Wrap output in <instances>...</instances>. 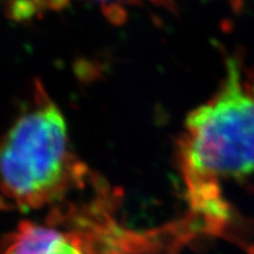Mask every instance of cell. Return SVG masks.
I'll list each match as a JSON object with an SVG mask.
<instances>
[{"instance_id": "obj_1", "label": "cell", "mask_w": 254, "mask_h": 254, "mask_svg": "<svg viewBox=\"0 0 254 254\" xmlns=\"http://www.w3.org/2000/svg\"><path fill=\"white\" fill-rule=\"evenodd\" d=\"M179 167L190 213L221 236L233 219L221 182L254 176V75L237 59L227 62L217 93L187 117Z\"/></svg>"}, {"instance_id": "obj_2", "label": "cell", "mask_w": 254, "mask_h": 254, "mask_svg": "<svg viewBox=\"0 0 254 254\" xmlns=\"http://www.w3.org/2000/svg\"><path fill=\"white\" fill-rule=\"evenodd\" d=\"M88 171L72 150L67 123L40 82L0 136V198L19 209H39L82 189Z\"/></svg>"}, {"instance_id": "obj_3", "label": "cell", "mask_w": 254, "mask_h": 254, "mask_svg": "<svg viewBox=\"0 0 254 254\" xmlns=\"http://www.w3.org/2000/svg\"><path fill=\"white\" fill-rule=\"evenodd\" d=\"M77 219V228L59 221H23L5 238L0 254H120L103 227Z\"/></svg>"}, {"instance_id": "obj_4", "label": "cell", "mask_w": 254, "mask_h": 254, "mask_svg": "<svg viewBox=\"0 0 254 254\" xmlns=\"http://www.w3.org/2000/svg\"><path fill=\"white\" fill-rule=\"evenodd\" d=\"M69 0H0V7L8 18L17 21L30 20L50 11L64 8Z\"/></svg>"}, {"instance_id": "obj_5", "label": "cell", "mask_w": 254, "mask_h": 254, "mask_svg": "<svg viewBox=\"0 0 254 254\" xmlns=\"http://www.w3.org/2000/svg\"><path fill=\"white\" fill-rule=\"evenodd\" d=\"M101 7L105 9V13L109 15L110 19L113 21L123 19V8L127 5H133L136 2H141L142 0H94ZM147 1H153L160 5H168L172 2V0H147Z\"/></svg>"}, {"instance_id": "obj_6", "label": "cell", "mask_w": 254, "mask_h": 254, "mask_svg": "<svg viewBox=\"0 0 254 254\" xmlns=\"http://www.w3.org/2000/svg\"><path fill=\"white\" fill-rule=\"evenodd\" d=\"M245 251H246V253H247V254H254V246H252V247H249V249L245 250Z\"/></svg>"}]
</instances>
